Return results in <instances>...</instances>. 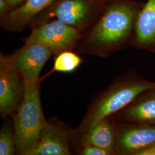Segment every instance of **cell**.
I'll return each mask as SVG.
<instances>
[{
	"label": "cell",
	"mask_w": 155,
	"mask_h": 155,
	"mask_svg": "<svg viewBox=\"0 0 155 155\" xmlns=\"http://www.w3.org/2000/svg\"><path fill=\"white\" fill-rule=\"evenodd\" d=\"M80 154L83 155H110L107 150L92 145H82Z\"/></svg>",
	"instance_id": "16"
},
{
	"label": "cell",
	"mask_w": 155,
	"mask_h": 155,
	"mask_svg": "<svg viewBox=\"0 0 155 155\" xmlns=\"http://www.w3.org/2000/svg\"><path fill=\"white\" fill-rule=\"evenodd\" d=\"M100 2H102V3H104V4H107L109 2H110L111 1H113L114 0H98Z\"/></svg>",
	"instance_id": "20"
},
{
	"label": "cell",
	"mask_w": 155,
	"mask_h": 155,
	"mask_svg": "<svg viewBox=\"0 0 155 155\" xmlns=\"http://www.w3.org/2000/svg\"><path fill=\"white\" fill-rule=\"evenodd\" d=\"M144 4L133 0L107 3L86 39L89 51L106 56L132 43L136 17Z\"/></svg>",
	"instance_id": "1"
},
{
	"label": "cell",
	"mask_w": 155,
	"mask_h": 155,
	"mask_svg": "<svg viewBox=\"0 0 155 155\" xmlns=\"http://www.w3.org/2000/svg\"><path fill=\"white\" fill-rule=\"evenodd\" d=\"M52 54L43 43L27 39L25 45L13 54L1 56V70L16 73L23 81L24 90H32L40 84V72Z\"/></svg>",
	"instance_id": "4"
},
{
	"label": "cell",
	"mask_w": 155,
	"mask_h": 155,
	"mask_svg": "<svg viewBox=\"0 0 155 155\" xmlns=\"http://www.w3.org/2000/svg\"><path fill=\"white\" fill-rule=\"evenodd\" d=\"M106 5L98 0H57L51 6L49 14L80 31L101 14Z\"/></svg>",
	"instance_id": "5"
},
{
	"label": "cell",
	"mask_w": 155,
	"mask_h": 155,
	"mask_svg": "<svg viewBox=\"0 0 155 155\" xmlns=\"http://www.w3.org/2000/svg\"><path fill=\"white\" fill-rule=\"evenodd\" d=\"M82 139V145H94L111 155L118 152V132L107 118L95 124Z\"/></svg>",
	"instance_id": "12"
},
{
	"label": "cell",
	"mask_w": 155,
	"mask_h": 155,
	"mask_svg": "<svg viewBox=\"0 0 155 155\" xmlns=\"http://www.w3.org/2000/svg\"><path fill=\"white\" fill-rule=\"evenodd\" d=\"M47 122L41 105L39 84L32 90H24L14 118L13 132L19 154L27 155L32 149Z\"/></svg>",
	"instance_id": "3"
},
{
	"label": "cell",
	"mask_w": 155,
	"mask_h": 155,
	"mask_svg": "<svg viewBox=\"0 0 155 155\" xmlns=\"http://www.w3.org/2000/svg\"><path fill=\"white\" fill-rule=\"evenodd\" d=\"M155 90V82L140 79H123L112 85L91 106L78 130L82 137L95 124L134 102L145 92Z\"/></svg>",
	"instance_id": "2"
},
{
	"label": "cell",
	"mask_w": 155,
	"mask_h": 155,
	"mask_svg": "<svg viewBox=\"0 0 155 155\" xmlns=\"http://www.w3.org/2000/svg\"><path fill=\"white\" fill-rule=\"evenodd\" d=\"M155 143V125L134 123L118 132V151L123 155H137Z\"/></svg>",
	"instance_id": "8"
},
{
	"label": "cell",
	"mask_w": 155,
	"mask_h": 155,
	"mask_svg": "<svg viewBox=\"0 0 155 155\" xmlns=\"http://www.w3.org/2000/svg\"><path fill=\"white\" fill-rule=\"evenodd\" d=\"M16 148L14 132L8 125H3L0 132V155H14Z\"/></svg>",
	"instance_id": "15"
},
{
	"label": "cell",
	"mask_w": 155,
	"mask_h": 155,
	"mask_svg": "<svg viewBox=\"0 0 155 155\" xmlns=\"http://www.w3.org/2000/svg\"><path fill=\"white\" fill-rule=\"evenodd\" d=\"M57 0H26L24 4L1 16L2 27L11 31H21L39 13L52 5Z\"/></svg>",
	"instance_id": "11"
},
{
	"label": "cell",
	"mask_w": 155,
	"mask_h": 155,
	"mask_svg": "<svg viewBox=\"0 0 155 155\" xmlns=\"http://www.w3.org/2000/svg\"><path fill=\"white\" fill-rule=\"evenodd\" d=\"M150 93L124 111L123 119L132 123L155 125V91Z\"/></svg>",
	"instance_id": "13"
},
{
	"label": "cell",
	"mask_w": 155,
	"mask_h": 155,
	"mask_svg": "<svg viewBox=\"0 0 155 155\" xmlns=\"http://www.w3.org/2000/svg\"><path fill=\"white\" fill-rule=\"evenodd\" d=\"M25 1L26 0H5L6 2L9 6L11 11L22 5Z\"/></svg>",
	"instance_id": "17"
},
{
	"label": "cell",
	"mask_w": 155,
	"mask_h": 155,
	"mask_svg": "<svg viewBox=\"0 0 155 155\" xmlns=\"http://www.w3.org/2000/svg\"><path fill=\"white\" fill-rule=\"evenodd\" d=\"M132 44L140 49L155 52V0H148L140 10Z\"/></svg>",
	"instance_id": "9"
},
{
	"label": "cell",
	"mask_w": 155,
	"mask_h": 155,
	"mask_svg": "<svg viewBox=\"0 0 155 155\" xmlns=\"http://www.w3.org/2000/svg\"><path fill=\"white\" fill-rule=\"evenodd\" d=\"M11 11V8L6 2L5 0H0V13L2 16L9 12Z\"/></svg>",
	"instance_id": "18"
},
{
	"label": "cell",
	"mask_w": 155,
	"mask_h": 155,
	"mask_svg": "<svg viewBox=\"0 0 155 155\" xmlns=\"http://www.w3.org/2000/svg\"><path fill=\"white\" fill-rule=\"evenodd\" d=\"M24 93L21 77L15 72L0 71V112L2 117L8 116L18 107Z\"/></svg>",
	"instance_id": "10"
},
{
	"label": "cell",
	"mask_w": 155,
	"mask_h": 155,
	"mask_svg": "<svg viewBox=\"0 0 155 155\" xmlns=\"http://www.w3.org/2000/svg\"></svg>",
	"instance_id": "21"
},
{
	"label": "cell",
	"mask_w": 155,
	"mask_h": 155,
	"mask_svg": "<svg viewBox=\"0 0 155 155\" xmlns=\"http://www.w3.org/2000/svg\"><path fill=\"white\" fill-rule=\"evenodd\" d=\"M81 38L80 31L58 20L34 28L27 40L47 45L53 54L71 49Z\"/></svg>",
	"instance_id": "6"
},
{
	"label": "cell",
	"mask_w": 155,
	"mask_h": 155,
	"mask_svg": "<svg viewBox=\"0 0 155 155\" xmlns=\"http://www.w3.org/2000/svg\"><path fill=\"white\" fill-rule=\"evenodd\" d=\"M71 134L66 127L54 122H47L38 142L27 155H70Z\"/></svg>",
	"instance_id": "7"
},
{
	"label": "cell",
	"mask_w": 155,
	"mask_h": 155,
	"mask_svg": "<svg viewBox=\"0 0 155 155\" xmlns=\"http://www.w3.org/2000/svg\"><path fill=\"white\" fill-rule=\"evenodd\" d=\"M137 155H155V143L147 149L140 152Z\"/></svg>",
	"instance_id": "19"
},
{
	"label": "cell",
	"mask_w": 155,
	"mask_h": 155,
	"mask_svg": "<svg viewBox=\"0 0 155 155\" xmlns=\"http://www.w3.org/2000/svg\"><path fill=\"white\" fill-rule=\"evenodd\" d=\"M82 62L81 58L70 51H63L56 57L53 71L71 72L74 71Z\"/></svg>",
	"instance_id": "14"
}]
</instances>
